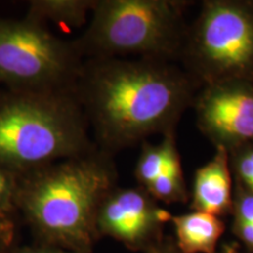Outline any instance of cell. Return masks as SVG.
I'll use <instances>...</instances> for the list:
<instances>
[{"label": "cell", "instance_id": "obj_15", "mask_svg": "<svg viewBox=\"0 0 253 253\" xmlns=\"http://www.w3.org/2000/svg\"><path fill=\"white\" fill-rule=\"evenodd\" d=\"M20 176L0 166V213L17 217V195Z\"/></svg>", "mask_w": 253, "mask_h": 253}, {"label": "cell", "instance_id": "obj_4", "mask_svg": "<svg viewBox=\"0 0 253 253\" xmlns=\"http://www.w3.org/2000/svg\"><path fill=\"white\" fill-rule=\"evenodd\" d=\"M186 0H96L90 23L73 40L84 60L178 61L189 25Z\"/></svg>", "mask_w": 253, "mask_h": 253}, {"label": "cell", "instance_id": "obj_18", "mask_svg": "<svg viewBox=\"0 0 253 253\" xmlns=\"http://www.w3.org/2000/svg\"><path fill=\"white\" fill-rule=\"evenodd\" d=\"M232 232L238 238L249 252L253 253V225L240 220H232Z\"/></svg>", "mask_w": 253, "mask_h": 253}, {"label": "cell", "instance_id": "obj_20", "mask_svg": "<svg viewBox=\"0 0 253 253\" xmlns=\"http://www.w3.org/2000/svg\"><path fill=\"white\" fill-rule=\"evenodd\" d=\"M145 253H182L181 250L177 248L175 239L171 236H164L158 244L148 250Z\"/></svg>", "mask_w": 253, "mask_h": 253}, {"label": "cell", "instance_id": "obj_14", "mask_svg": "<svg viewBox=\"0 0 253 253\" xmlns=\"http://www.w3.org/2000/svg\"><path fill=\"white\" fill-rule=\"evenodd\" d=\"M233 182L253 194V141L229 150Z\"/></svg>", "mask_w": 253, "mask_h": 253}, {"label": "cell", "instance_id": "obj_8", "mask_svg": "<svg viewBox=\"0 0 253 253\" xmlns=\"http://www.w3.org/2000/svg\"><path fill=\"white\" fill-rule=\"evenodd\" d=\"M192 107L198 129L227 151L253 141V84L220 81L199 88Z\"/></svg>", "mask_w": 253, "mask_h": 253}, {"label": "cell", "instance_id": "obj_11", "mask_svg": "<svg viewBox=\"0 0 253 253\" xmlns=\"http://www.w3.org/2000/svg\"><path fill=\"white\" fill-rule=\"evenodd\" d=\"M96 0H32L25 18L37 24L53 21L62 28H80L91 14Z\"/></svg>", "mask_w": 253, "mask_h": 253}, {"label": "cell", "instance_id": "obj_17", "mask_svg": "<svg viewBox=\"0 0 253 253\" xmlns=\"http://www.w3.org/2000/svg\"><path fill=\"white\" fill-rule=\"evenodd\" d=\"M17 217L0 213V253H8L17 246Z\"/></svg>", "mask_w": 253, "mask_h": 253}, {"label": "cell", "instance_id": "obj_10", "mask_svg": "<svg viewBox=\"0 0 253 253\" xmlns=\"http://www.w3.org/2000/svg\"><path fill=\"white\" fill-rule=\"evenodd\" d=\"M177 248L182 253H218L217 245L225 232L223 218L213 214L191 211L172 216Z\"/></svg>", "mask_w": 253, "mask_h": 253}, {"label": "cell", "instance_id": "obj_19", "mask_svg": "<svg viewBox=\"0 0 253 253\" xmlns=\"http://www.w3.org/2000/svg\"><path fill=\"white\" fill-rule=\"evenodd\" d=\"M8 253H73V252L55 248V246H50V245L41 244V243L34 242L32 245H25V246L17 245Z\"/></svg>", "mask_w": 253, "mask_h": 253}, {"label": "cell", "instance_id": "obj_6", "mask_svg": "<svg viewBox=\"0 0 253 253\" xmlns=\"http://www.w3.org/2000/svg\"><path fill=\"white\" fill-rule=\"evenodd\" d=\"M84 59L46 25L0 18V84L15 91H77Z\"/></svg>", "mask_w": 253, "mask_h": 253}, {"label": "cell", "instance_id": "obj_13", "mask_svg": "<svg viewBox=\"0 0 253 253\" xmlns=\"http://www.w3.org/2000/svg\"><path fill=\"white\" fill-rule=\"evenodd\" d=\"M147 191L157 202L166 204H184L190 201L178 150L172 153L164 171L148 186Z\"/></svg>", "mask_w": 253, "mask_h": 253}, {"label": "cell", "instance_id": "obj_9", "mask_svg": "<svg viewBox=\"0 0 253 253\" xmlns=\"http://www.w3.org/2000/svg\"><path fill=\"white\" fill-rule=\"evenodd\" d=\"M233 177L229 151L218 147L212 158L195 172L190 209L217 217L232 213Z\"/></svg>", "mask_w": 253, "mask_h": 253}, {"label": "cell", "instance_id": "obj_21", "mask_svg": "<svg viewBox=\"0 0 253 253\" xmlns=\"http://www.w3.org/2000/svg\"><path fill=\"white\" fill-rule=\"evenodd\" d=\"M218 253H242L237 243H226L221 245L220 251Z\"/></svg>", "mask_w": 253, "mask_h": 253}, {"label": "cell", "instance_id": "obj_5", "mask_svg": "<svg viewBox=\"0 0 253 253\" xmlns=\"http://www.w3.org/2000/svg\"><path fill=\"white\" fill-rule=\"evenodd\" d=\"M179 61L199 87L220 81L253 84V0L202 1Z\"/></svg>", "mask_w": 253, "mask_h": 253}, {"label": "cell", "instance_id": "obj_2", "mask_svg": "<svg viewBox=\"0 0 253 253\" xmlns=\"http://www.w3.org/2000/svg\"><path fill=\"white\" fill-rule=\"evenodd\" d=\"M114 155L95 145L86 153L20 176L17 214L34 242L73 253H93L96 214L118 185Z\"/></svg>", "mask_w": 253, "mask_h": 253}, {"label": "cell", "instance_id": "obj_7", "mask_svg": "<svg viewBox=\"0 0 253 253\" xmlns=\"http://www.w3.org/2000/svg\"><path fill=\"white\" fill-rule=\"evenodd\" d=\"M172 214L141 186L116 185L104 196L96 214L100 238L110 237L134 252H147L164 238Z\"/></svg>", "mask_w": 253, "mask_h": 253}, {"label": "cell", "instance_id": "obj_12", "mask_svg": "<svg viewBox=\"0 0 253 253\" xmlns=\"http://www.w3.org/2000/svg\"><path fill=\"white\" fill-rule=\"evenodd\" d=\"M160 143L153 144L142 142L140 156L135 167V178L138 186L148 189L151 183L166 169L168 161L177 149L176 130H170L162 135Z\"/></svg>", "mask_w": 253, "mask_h": 253}, {"label": "cell", "instance_id": "obj_3", "mask_svg": "<svg viewBox=\"0 0 253 253\" xmlns=\"http://www.w3.org/2000/svg\"><path fill=\"white\" fill-rule=\"evenodd\" d=\"M77 91L0 90V166L19 176L95 147Z\"/></svg>", "mask_w": 253, "mask_h": 253}, {"label": "cell", "instance_id": "obj_16", "mask_svg": "<svg viewBox=\"0 0 253 253\" xmlns=\"http://www.w3.org/2000/svg\"><path fill=\"white\" fill-rule=\"evenodd\" d=\"M233 219L253 225V194L244 186L233 182Z\"/></svg>", "mask_w": 253, "mask_h": 253}, {"label": "cell", "instance_id": "obj_1", "mask_svg": "<svg viewBox=\"0 0 253 253\" xmlns=\"http://www.w3.org/2000/svg\"><path fill=\"white\" fill-rule=\"evenodd\" d=\"M199 84L173 61L84 60L77 95L95 144L109 154L176 130Z\"/></svg>", "mask_w": 253, "mask_h": 253}]
</instances>
